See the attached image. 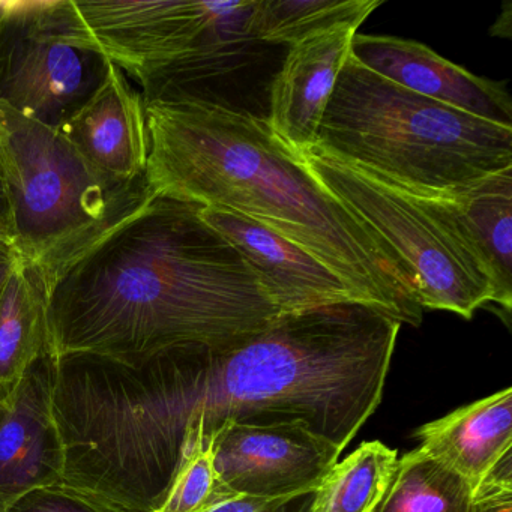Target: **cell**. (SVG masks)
<instances>
[{
  "label": "cell",
  "instance_id": "obj_1",
  "mask_svg": "<svg viewBox=\"0 0 512 512\" xmlns=\"http://www.w3.org/2000/svg\"><path fill=\"white\" fill-rule=\"evenodd\" d=\"M401 323L358 302L139 359H55L64 481L154 512L185 452L226 425H307L346 449L383 397Z\"/></svg>",
  "mask_w": 512,
  "mask_h": 512
},
{
  "label": "cell",
  "instance_id": "obj_2",
  "mask_svg": "<svg viewBox=\"0 0 512 512\" xmlns=\"http://www.w3.org/2000/svg\"><path fill=\"white\" fill-rule=\"evenodd\" d=\"M280 314L199 206L155 196L50 290V355L146 358L257 331Z\"/></svg>",
  "mask_w": 512,
  "mask_h": 512
},
{
  "label": "cell",
  "instance_id": "obj_3",
  "mask_svg": "<svg viewBox=\"0 0 512 512\" xmlns=\"http://www.w3.org/2000/svg\"><path fill=\"white\" fill-rule=\"evenodd\" d=\"M146 110V179L157 196L254 221L326 266L359 304L421 325L403 260L305 172L266 118L191 101Z\"/></svg>",
  "mask_w": 512,
  "mask_h": 512
},
{
  "label": "cell",
  "instance_id": "obj_4",
  "mask_svg": "<svg viewBox=\"0 0 512 512\" xmlns=\"http://www.w3.org/2000/svg\"><path fill=\"white\" fill-rule=\"evenodd\" d=\"M314 148L412 191L457 193L512 167V128L415 94L349 53Z\"/></svg>",
  "mask_w": 512,
  "mask_h": 512
},
{
  "label": "cell",
  "instance_id": "obj_5",
  "mask_svg": "<svg viewBox=\"0 0 512 512\" xmlns=\"http://www.w3.org/2000/svg\"><path fill=\"white\" fill-rule=\"evenodd\" d=\"M0 161L16 245L53 289L92 248L157 194L148 179L119 182L89 166L55 128L0 103Z\"/></svg>",
  "mask_w": 512,
  "mask_h": 512
},
{
  "label": "cell",
  "instance_id": "obj_6",
  "mask_svg": "<svg viewBox=\"0 0 512 512\" xmlns=\"http://www.w3.org/2000/svg\"><path fill=\"white\" fill-rule=\"evenodd\" d=\"M292 157L398 254L422 310L469 320L478 308L494 304L490 272L467 242L449 193L404 190L317 148Z\"/></svg>",
  "mask_w": 512,
  "mask_h": 512
},
{
  "label": "cell",
  "instance_id": "obj_7",
  "mask_svg": "<svg viewBox=\"0 0 512 512\" xmlns=\"http://www.w3.org/2000/svg\"><path fill=\"white\" fill-rule=\"evenodd\" d=\"M98 49L137 88L247 56L256 0H73Z\"/></svg>",
  "mask_w": 512,
  "mask_h": 512
},
{
  "label": "cell",
  "instance_id": "obj_8",
  "mask_svg": "<svg viewBox=\"0 0 512 512\" xmlns=\"http://www.w3.org/2000/svg\"><path fill=\"white\" fill-rule=\"evenodd\" d=\"M109 64L73 0L11 2L0 34V103L58 130L100 88Z\"/></svg>",
  "mask_w": 512,
  "mask_h": 512
},
{
  "label": "cell",
  "instance_id": "obj_9",
  "mask_svg": "<svg viewBox=\"0 0 512 512\" xmlns=\"http://www.w3.org/2000/svg\"><path fill=\"white\" fill-rule=\"evenodd\" d=\"M214 466L238 496H295L317 490L343 449L305 424L226 425L211 439Z\"/></svg>",
  "mask_w": 512,
  "mask_h": 512
},
{
  "label": "cell",
  "instance_id": "obj_10",
  "mask_svg": "<svg viewBox=\"0 0 512 512\" xmlns=\"http://www.w3.org/2000/svg\"><path fill=\"white\" fill-rule=\"evenodd\" d=\"M55 358L38 359L0 400V512L64 479V446L53 415Z\"/></svg>",
  "mask_w": 512,
  "mask_h": 512
},
{
  "label": "cell",
  "instance_id": "obj_11",
  "mask_svg": "<svg viewBox=\"0 0 512 512\" xmlns=\"http://www.w3.org/2000/svg\"><path fill=\"white\" fill-rule=\"evenodd\" d=\"M350 56L415 94L512 128V101L503 83L476 76L418 41L356 34Z\"/></svg>",
  "mask_w": 512,
  "mask_h": 512
},
{
  "label": "cell",
  "instance_id": "obj_12",
  "mask_svg": "<svg viewBox=\"0 0 512 512\" xmlns=\"http://www.w3.org/2000/svg\"><path fill=\"white\" fill-rule=\"evenodd\" d=\"M358 26L338 25L293 44L272 80L269 130L290 152L314 148L326 104L349 58Z\"/></svg>",
  "mask_w": 512,
  "mask_h": 512
},
{
  "label": "cell",
  "instance_id": "obj_13",
  "mask_svg": "<svg viewBox=\"0 0 512 512\" xmlns=\"http://www.w3.org/2000/svg\"><path fill=\"white\" fill-rule=\"evenodd\" d=\"M58 131L101 175L119 182L145 178L151 146L146 101L113 62L100 88Z\"/></svg>",
  "mask_w": 512,
  "mask_h": 512
},
{
  "label": "cell",
  "instance_id": "obj_14",
  "mask_svg": "<svg viewBox=\"0 0 512 512\" xmlns=\"http://www.w3.org/2000/svg\"><path fill=\"white\" fill-rule=\"evenodd\" d=\"M199 212L241 251L281 314L356 302L337 275L271 230L230 212L200 206Z\"/></svg>",
  "mask_w": 512,
  "mask_h": 512
},
{
  "label": "cell",
  "instance_id": "obj_15",
  "mask_svg": "<svg viewBox=\"0 0 512 512\" xmlns=\"http://www.w3.org/2000/svg\"><path fill=\"white\" fill-rule=\"evenodd\" d=\"M416 436L419 448L452 467L475 488L512 448V388L428 422Z\"/></svg>",
  "mask_w": 512,
  "mask_h": 512
},
{
  "label": "cell",
  "instance_id": "obj_16",
  "mask_svg": "<svg viewBox=\"0 0 512 512\" xmlns=\"http://www.w3.org/2000/svg\"><path fill=\"white\" fill-rule=\"evenodd\" d=\"M449 203L490 272L494 304L512 308V167L482 179L467 190L448 194Z\"/></svg>",
  "mask_w": 512,
  "mask_h": 512
},
{
  "label": "cell",
  "instance_id": "obj_17",
  "mask_svg": "<svg viewBox=\"0 0 512 512\" xmlns=\"http://www.w3.org/2000/svg\"><path fill=\"white\" fill-rule=\"evenodd\" d=\"M49 296L43 275L25 260L0 292V400L50 353Z\"/></svg>",
  "mask_w": 512,
  "mask_h": 512
},
{
  "label": "cell",
  "instance_id": "obj_18",
  "mask_svg": "<svg viewBox=\"0 0 512 512\" xmlns=\"http://www.w3.org/2000/svg\"><path fill=\"white\" fill-rule=\"evenodd\" d=\"M382 0H256L248 34L262 44L301 43L338 25L361 26Z\"/></svg>",
  "mask_w": 512,
  "mask_h": 512
},
{
  "label": "cell",
  "instance_id": "obj_19",
  "mask_svg": "<svg viewBox=\"0 0 512 512\" xmlns=\"http://www.w3.org/2000/svg\"><path fill=\"white\" fill-rule=\"evenodd\" d=\"M472 494L464 476L416 448L397 461L373 512H470Z\"/></svg>",
  "mask_w": 512,
  "mask_h": 512
},
{
  "label": "cell",
  "instance_id": "obj_20",
  "mask_svg": "<svg viewBox=\"0 0 512 512\" xmlns=\"http://www.w3.org/2000/svg\"><path fill=\"white\" fill-rule=\"evenodd\" d=\"M397 451L379 440L364 442L338 461L317 488L313 512H373L397 466Z\"/></svg>",
  "mask_w": 512,
  "mask_h": 512
},
{
  "label": "cell",
  "instance_id": "obj_21",
  "mask_svg": "<svg viewBox=\"0 0 512 512\" xmlns=\"http://www.w3.org/2000/svg\"><path fill=\"white\" fill-rule=\"evenodd\" d=\"M236 496L215 470L211 439L197 440L182 457L164 499L154 512H206Z\"/></svg>",
  "mask_w": 512,
  "mask_h": 512
},
{
  "label": "cell",
  "instance_id": "obj_22",
  "mask_svg": "<svg viewBox=\"0 0 512 512\" xmlns=\"http://www.w3.org/2000/svg\"><path fill=\"white\" fill-rule=\"evenodd\" d=\"M8 512H131L97 494L73 485L58 484L37 488L20 497Z\"/></svg>",
  "mask_w": 512,
  "mask_h": 512
},
{
  "label": "cell",
  "instance_id": "obj_23",
  "mask_svg": "<svg viewBox=\"0 0 512 512\" xmlns=\"http://www.w3.org/2000/svg\"><path fill=\"white\" fill-rule=\"evenodd\" d=\"M470 512H512V448L473 488Z\"/></svg>",
  "mask_w": 512,
  "mask_h": 512
},
{
  "label": "cell",
  "instance_id": "obj_24",
  "mask_svg": "<svg viewBox=\"0 0 512 512\" xmlns=\"http://www.w3.org/2000/svg\"><path fill=\"white\" fill-rule=\"evenodd\" d=\"M316 494L317 490L275 499L236 496L212 506L206 512H313Z\"/></svg>",
  "mask_w": 512,
  "mask_h": 512
},
{
  "label": "cell",
  "instance_id": "obj_25",
  "mask_svg": "<svg viewBox=\"0 0 512 512\" xmlns=\"http://www.w3.org/2000/svg\"><path fill=\"white\" fill-rule=\"evenodd\" d=\"M0 239L11 242V244H14V239H16L13 212H11L10 196H8L7 179H5L2 161H0Z\"/></svg>",
  "mask_w": 512,
  "mask_h": 512
},
{
  "label": "cell",
  "instance_id": "obj_26",
  "mask_svg": "<svg viewBox=\"0 0 512 512\" xmlns=\"http://www.w3.org/2000/svg\"><path fill=\"white\" fill-rule=\"evenodd\" d=\"M22 260L16 245L0 239V292Z\"/></svg>",
  "mask_w": 512,
  "mask_h": 512
},
{
  "label": "cell",
  "instance_id": "obj_27",
  "mask_svg": "<svg viewBox=\"0 0 512 512\" xmlns=\"http://www.w3.org/2000/svg\"><path fill=\"white\" fill-rule=\"evenodd\" d=\"M10 5L11 2H8V0H0V34H2V29H4L8 13H10Z\"/></svg>",
  "mask_w": 512,
  "mask_h": 512
}]
</instances>
